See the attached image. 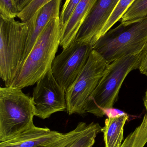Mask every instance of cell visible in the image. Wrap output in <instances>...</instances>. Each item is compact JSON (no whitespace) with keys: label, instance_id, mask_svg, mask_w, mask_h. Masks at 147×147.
<instances>
[{"label":"cell","instance_id":"44dd1931","mask_svg":"<svg viewBox=\"0 0 147 147\" xmlns=\"http://www.w3.org/2000/svg\"><path fill=\"white\" fill-rule=\"evenodd\" d=\"M81 0H66L60 16L61 28L67 22Z\"/></svg>","mask_w":147,"mask_h":147},{"label":"cell","instance_id":"7a4b0ae2","mask_svg":"<svg viewBox=\"0 0 147 147\" xmlns=\"http://www.w3.org/2000/svg\"><path fill=\"white\" fill-rule=\"evenodd\" d=\"M141 53L121 58L108 64L98 85L87 100L85 114L90 113L102 117L105 115V109L113 108L125 78L130 72L139 69Z\"/></svg>","mask_w":147,"mask_h":147},{"label":"cell","instance_id":"ba28073f","mask_svg":"<svg viewBox=\"0 0 147 147\" xmlns=\"http://www.w3.org/2000/svg\"><path fill=\"white\" fill-rule=\"evenodd\" d=\"M32 98L35 116L42 119L66 110V90L55 79L51 69L36 83Z\"/></svg>","mask_w":147,"mask_h":147},{"label":"cell","instance_id":"5bb4252c","mask_svg":"<svg viewBox=\"0 0 147 147\" xmlns=\"http://www.w3.org/2000/svg\"><path fill=\"white\" fill-rule=\"evenodd\" d=\"M146 18L147 0H135L120 21L123 24H130Z\"/></svg>","mask_w":147,"mask_h":147},{"label":"cell","instance_id":"9a60e30c","mask_svg":"<svg viewBox=\"0 0 147 147\" xmlns=\"http://www.w3.org/2000/svg\"><path fill=\"white\" fill-rule=\"evenodd\" d=\"M147 143V114L140 126L129 134L121 147H144Z\"/></svg>","mask_w":147,"mask_h":147},{"label":"cell","instance_id":"4fadbf2b","mask_svg":"<svg viewBox=\"0 0 147 147\" xmlns=\"http://www.w3.org/2000/svg\"><path fill=\"white\" fill-rule=\"evenodd\" d=\"M129 119L127 114L115 117H108L102 128L105 147H121L123 140L124 127Z\"/></svg>","mask_w":147,"mask_h":147},{"label":"cell","instance_id":"d6986e66","mask_svg":"<svg viewBox=\"0 0 147 147\" xmlns=\"http://www.w3.org/2000/svg\"><path fill=\"white\" fill-rule=\"evenodd\" d=\"M53 0H32L24 9L20 11L17 17L21 22L29 20L43 6Z\"/></svg>","mask_w":147,"mask_h":147},{"label":"cell","instance_id":"cb8c5ba5","mask_svg":"<svg viewBox=\"0 0 147 147\" xmlns=\"http://www.w3.org/2000/svg\"><path fill=\"white\" fill-rule=\"evenodd\" d=\"M32 0H17L16 4L19 11H21Z\"/></svg>","mask_w":147,"mask_h":147},{"label":"cell","instance_id":"7c38bea8","mask_svg":"<svg viewBox=\"0 0 147 147\" xmlns=\"http://www.w3.org/2000/svg\"><path fill=\"white\" fill-rule=\"evenodd\" d=\"M98 0H81L68 21L61 28L60 46L66 49L75 40L82 25Z\"/></svg>","mask_w":147,"mask_h":147},{"label":"cell","instance_id":"8fae6325","mask_svg":"<svg viewBox=\"0 0 147 147\" xmlns=\"http://www.w3.org/2000/svg\"><path fill=\"white\" fill-rule=\"evenodd\" d=\"M64 134L47 128L35 126L6 141L0 142V147H38L50 145L58 141Z\"/></svg>","mask_w":147,"mask_h":147},{"label":"cell","instance_id":"3957f363","mask_svg":"<svg viewBox=\"0 0 147 147\" xmlns=\"http://www.w3.org/2000/svg\"><path fill=\"white\" fill-rule=\"evenodd\" d=\"M147 44V18L110 29L96 41L93 50L109 64L122 57L140 53Z\"/></svg>","mask_w":147,"mask_h":147},{"label":"cell","instance_id":"ac0fdd59","mask_svg":"<svg viewBox=\"0 0 147 147\" xmlns=\"http://www.w3.org/2000/svg\"><path fill=\"white\" fill-rule=\"evenodd\" d=\"M102 127L98 123H95L86 134L72 142L64 147H92L97 136L102 132Z\"/></svg>","mask_w":147,"mask_h":147},{"label":"cell","instance_id":"d4e9b609","mask_svg":"<svg viewBox=\"0 0 147 147\" xmlns=\"http://www.w3.org/2000/svg\"><path fill=\"white\" fill-rule=\"evenodd\" d=\"M143 100H144V105H145V108H146V109L147 111V89L146 93H145V96H144Z\"/></svg>","mask_w":147,"mask_h":147},{"label":"cell","instance_id":"484cf974","mask_svg":"<svg viewBox=\"0 0 147 147\" xmlns=\"http://www.w3.org/2000/svg\"><path fill=\"white\" fill-rule=\"evenodd\" d=\"M15 1H17V0H15Z\"/></svg>","mask_w":147,"mask_h":147},{"label":"cell","instance_id":"603a6c76","mask_svg":"<svg viewBox=\"0 0 147 147\" xmlns=\"http://www.w3.org/2000/svg\"><path fill=\"white\" fill-rule=\"evenodd\" d=\"M104 114L108 116V117H115L127 114L120 110L112 108L105 109L104 110Z\"/></svg>","mask_w":147,"mask_h":147},{"label":"cell","instance_id":"30bf717a","mask_svg":"<svg viewBox=\"0 0 147 147\" xmlns=\"http://www.w3.org/2000/svg\"><path fill=\"white\" fill-rule=\"evenodd\" d=\"M61 2L62 0H53L50 2L39 9L26 22L28 27V35L19 68L24 63L39 36L49 22L53 18L60 17Z\"/></svg>","mask_w":147,"mask_h":147},{"label":"cell","instance_id":"ffe728a7","mask_svg":"<svg viewBox=\"0 0 147 147\" xmlns=\"http://www.w3.org/2000/svg\"><path fill=\"white\" fill-rule=\"evenodd\" d=\"M19 11L15 0H0V17L5 20H11L17 17Z\"/></svg>","mask_w":147,"mask_h":147},{"label":"cell","instance_id":"8992f818","mask_svg":"<svg viewBox=\"0 0 147 147\" xmlns=\"http://www.w3.org/2000/svg\"><path fill=\"white\" fill-rule=\"evenodd\" d=\"M108 65L102 57L93 49L85 66L66 91V111L69 115L85 114L87 100L98 85Z\"/></svg>","mask_w":147,"mask_h":147},{"label":"cell","instance_id":"9c48e42d","mask_svg":"<svg viewBox=\"0 0 147 147\" xmlns=\"http://www.w3.org/2000/svg\"><path fill=\"white\" fill-rule=\"evenodd\" d=\"M119 0H98L79 30L74 41L94 46Z\"/></svg>","mask_w":147,"mask_h":147},{"label":"cell","instance_id":"7402d4cb","mask_svg":"<svg viewBox=\"0 0 147 147\" xmlns=\"http://www.w3.org/2000/svg\"><path fill=\"white\" fill-rule=\"evenodd\" d=\"M139 69L141 73L146 75L147 77V44L141 53Z\"/></svg>","mask_w":147,"mask_h":147},{"label":"cell","instance_id":"6da1fadb","mask_svg":"<svg viewBox=\"0 0 147 147\" xmlns=\"http://www.w3.org/2000/svg\"><path fill=\"white\" fill-rule=\"evenodd\" d=\"M60 17L53 18L39 36L9 86L22 89L33 85L51 69L60 46Z\"/></svg>","mask_w":147,"mask_h":147},{"label":"cell","instance_id":"5b68a950","mask_svg":"<svg viewBox=\"0 0 147 147\" xmlns=\"http://www.w3.org/2000/svg\"><path fill=\"white\" fill-rule=\"evenodd\" d=\"M28 32L26 22L1 18L0 76L9 86L20 65Z\"/></svg>","mask_w":147,"mask_h":147},{"label":"cell","instance_id":"2e32d148","mask_svg":"<svg viewBox=\"0 0 147 147\" xmlns=\"http://www.w3.org/2000/svg\"><path fill=\"white\" fill-rule=\"evenodd\" d=\"M94 122L89 124L80 122L76 128L66 134L57 141L50 145L38 147H64L72 142L77 140L89 131L93 127Z\"/></svg>","mask_w":147,"mask_h":147},{"label":"cell","instance_id":"e0dca14e","mask_svg":"<svg viewBox=\"0 0 147 147\" xmlns=\"http://www.w3.org/2000/svg\"><path fill=\"white\" fill-rule=\"evenodd\" d=\"M135 1V0H119L112 14L103 28L100 33L99 38L110 30L117 22L121 20L125 12Z\"/></svg>","mask_w":147,"mask_h":147},{"label":"cell","instance_id":"52a82bcc","mask_svg":"<svg viewBox=\"0 0 147 147\" xmlns=\"http://www.w3.org/2000/svg\"><path fill=\"white\" fill-rule=\"evenodd\" d=\"M92 50L91 45L73 41L55 57L52 64V73L66 91L85 66Z\"/></svg>","mask_w":147,"mask_h":147},{"label":"cell","instance_id":"277c9868","mask_svg":"<svg viewBox=\"0 0 147 147\" xmlns=\"http://www.w3.org/2000/svg\"><path fill=\"white\" fill-rule=\"evenodd\" d=\"M35 109L32 98L22 89L0 88V142L19 135L35 126Z\"/></svg>","mask_w":147,"mask_h":147}]
</instances>
